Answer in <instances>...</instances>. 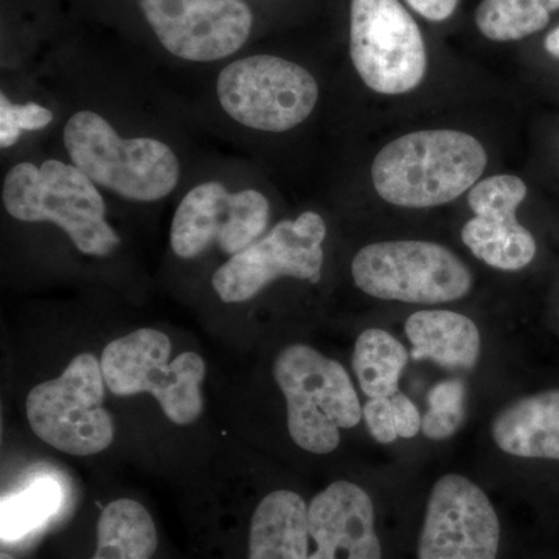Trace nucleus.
Wrapping results in <instances>:
<instances>
[{
	"label": "nucleus",
	"mask_w": 559,
	"mask_h": 559,
	"mask_svg": "<svg viewBox=\"0 0 559 559\" xmlns=\"http://www.w3.org/2000/svg\"><path fill=\"white\" fill-rule=\"evenodd\" d=\"M70 159L95 183L124 200H164L178 186L179 162L170 146L151 138L121 139L108 120L80 110L64 128Z\"/></svg>",
	"instance_id": "nucleus-3"
},
{
	"label": "nucleus",
	"mask_w": 559,
	"mask_h": 559,
	"mask_svg": "<svg viewBox=\"0 0 559 559\" xmlns=\"http://www.w3.org/2000/svg\"><path fill=\"white\" fill-rule=\"evenodd\" d=\"M356 286L371 297L436 305L462 299L473 277L463 261L436 242L385 241L366 246L352 263Z\"/></svg>",
	"instance_id": "nucleus-7"
},
{
	"label": "nucleus",
	"mask_w": 559,
	"mask_h": 559,
	"mask_svg": "<svg viewBox=\"0 0 559 559\" xmlns=\"http://www.w3.org/2000/svg\"><path fill=\"white\" fill-rule=\"evenodd\" d=\"M22 130L17 124L14 105L5 97L0 95V146L10 148L20 140Z\"/></svg>",
	"instance_id": "nucleus-27"
},
{
	"label": "nucleus",
	"mask_w": 559,
	"mask_h": 559,
	"mask_svg": "<svg viewBox=\"0 0 559 559\" xmlns=\"http://www.w3.org/2000/svg\"><path fill=\"white\" fill-rule=\"evenodd\" d=\"M406 348L384 330L360 333L353 355V369L360 389L369 399H390L399 392V382L407 366Z\"/></svg>",
	"instance_id": "nucleus-20"
},
{
	"label": "nucleus",
	"mask_w": 559,
	"mask_h": 559,
	"mask_svg": "<svg viewBox=\"0 0 559 559\" xmlns=\"http://www.w3.org/2000/svg\"><path fill=\"white\" fill-rule=\"evenodd\" d=\"M406 2L423 17L432 22L448 20L459 5V0H406Z\"/></svg>",
	"instance_id": "nucleus-28"
},
{
	"label": "nucleus",
	"mask_w": 559,
	"mask_h": 559,
	"mask_svg": "<svg viewBox=\"0 0 559 559\" xmlns=\"http://www.w3.org/2000/svg\"><path fill=\"white\" fill-rule=\"evenodd\" d=\"M558 10L559 0H481L476 24L485 38L520 40L546 28Z\"/></svg>",
	"instance_id": "nucleus-21"
},
{
	"label": "nucleus",
	"mask_w": 559,
	"mask_h": 559,
	"mask_svg": "<svg viewBox=\"0 0 559 559\" xmlns=\"http://www.w3.org/2000/svg\"><path fill=\"white\" fill-rule=\"evenodd\" d=\"M156 549V525L145 507L119 499L102 511L92 559H151Z\"/></svg>",
	"instance_id": "nucleus-19"
},
{
	"label": "nucleus",
	"mask_w": 559,
	"mask_h": 559,
	"mask_svg": "<svg viewBox=\"0 0 559 559\" xmlns=\"http://www.w3.org/2000/svg\"><path fill=\"white\" fill-rule=\"evenodd\" d=\"M2 202L14 219L57 224L86 255L108 257L119 248L100 191L75 165L53 159L40 167L17 164L3 180Z\"/></svg>",
	"instance_id": "nucleus-2"
},
{
	"label": "nucleus",
	"mask_w": 559,
	"mask_h": 559,
	"mask_svg": "<svg viewBox=\"0 0 559 559\" xmlns=\"http://www.w3.org/2000/svg\"><path fill=\"white\" fill-rule=\"evenodd\" d=\"M308 528L316 543L310 559H382L373 502L352 481H334L311 500Z\"/></svg>",
	"instance_id": "nucleus-15"
},
{
	"label": "nucleus",
	"mask_w": 559,
	"mask_h": 559,
	"mask_svg": "<svg viewBox=\"0 0 559 559\" xmlns=\"http://www.w3.org/2000/svg\"><path fill=\"white\" fill-rule=\"evenodd\" d=\"M274 377L288 404L290 439L312 454H330L340 447L341 429L362 419L358 393L347 370L308 345H290L280 353Z\"/></svg>",
	"instance_id": "nucleus-4"
},
{
	"label": "nucleus",
	"mask_w": 559,
	"mask_h": 559,
	"mask_svg": "<svg viewBox=\"0 0 559 559\" xmlns=\"http://www.w3.org/2000/svg\"><path fill=\"white\" fill-rule=\"evenodd\" d=\"M249 559H310L308 507L297 492H271L250 522Z\"/></svg>",
	"instance_id": "nucleus-17"
},
{
	"label": "nucleus",
	"mask_w": 559,
	"mask_h": 559,
	"mask_svg": "<svg viewBox=\"0 0 559 559\" xmlns=\"http://www.w3.org/2000/svg\"><path fill=\"white\" fill-rule=\"evenodd\" d=\"M0 559H14L13 557H11V555L9 554H5V551H3L2 555H0Z\"/></svg>",
	"instance_id": "nucleus-30"
},
{
	"label": "nucleus",
	"mask_w": 559,
	"mask_h": 559,
	"mask_svg": "<svg viewBox=\"0 0 559 559\" xmlns=\"http://www.w3.org/2000/svg\"><path fill=\"white\" fill-rule=\"evenodd\" d=\"M466 389L463 381L439 382L429 393V411L423 417L421 430L430 440L450 439L465 421Z\"/></svg>",
	"instance_id": "nucleus-23"
},
{
	"label": "nucleus",
	"mask_w": 559,
	"mask_h": 559,
	"mask_svg": "<svg viewBox=\"0 0 559 559\" xmlns=\"http://www.w3.org/2000/svg\"><path fill=\"white\" fill-rule=\"evenodd\" d=\"M216 92L227 116L264 132L299 127L319 100L318 83L307 69L272 55L231 62L219 73Z\"/></svg>",
	"instance_id": "nucleus-8"
},
{
	"label": "nucleus",
	"mask_w": 559,
	"mask_h": 559,
	"mask_svg": "<svg viewBox=\"0 0 559 559\" xmlns=\"http://www.w3.org/2000/svg\"><path fill=\"white\" fill-rule=\"evenodd\" d=\"M527 197L524 180L511 175L491 176L468 194L476 218L462 230V240L477 259L502 271H520L536 255L533 235L516 219V210Z\"/></svg>",
	"instance_id": "nucleus-14"
},
{
	"label": "nucleus",
	"mask_w": 559,
	"mask_h": 559,
	"mask_svg": "<svg viewBox=\"0 0 559 559\" xmlns=\"http://www.w3.org/2000/svg\"><path fill=\"white\" fill-rule=\"evenodd\" d=\"M17 124L22 131H38L49 127L53 120L51 110L39 106L38 103H27V105H14Z\"/></svg>",
	"instance_id": "nucleus-26"
},
{
	"label": "nucleus",
	"mask_w": 559,
	"mask_h": 559,
	"mask_svg": "<svg viewBox=\"0 0 559 559\" xmlns=\"http://www.w3.org/2000/svg\"><path fill=\"white\" fill-rule=\"evenodd\" d=\"M546 50L555 58H559V27L555 28L546 38Z\"/></svg>",
	"instance_id": "nucleus-29"
},
{
	"label": "nucleus",
	"mask_w": 559,
	"mask_h": 559,
	"mask_svg": "<svg viewBox=\"0 0 559 559\" xmlns=\"http://www.w3.org/2000/svg\"><path fill=\"white\" fill-rule=\"evenodd\" d=\"M491 433L514 457L559 460V390L514 401L499 412Z\"/></svg>",
	"instance_id": "nucleus-16"
},
{
	"label": "nucleus",
	"mask_w": 559,
	"mask_h": 559,
	"mask_svg": "<svg viewBox=\"0 0 559 559\" xmlns=\"http://www.w3.org/2000/svg\"><path fill=\"white\" fill-rule=\"evenodd\" d=\"M61 502V487L51 477H40L31 487L3 499L0 514L3 543H13L31 535L57 514Z\"/></svg>",
	"instance_id": "nucleus-22"
},
{
	"label": "nucleus",
	"mask_w": 559,
	"mask_h": 559,
	"mask_svg": "<svg viewBox=\"0 0 559 559\" xmlns=\"http://www.w3.org/2000/svg\"><path fill=\"white\" fill-rule=\"evenodd\" d=\"M404 330L415 360L429 359L450 370H471L479 360V330L459 312L418 311L406 320Z\"/></svg>",
	"instance_id": "nucleus-18"
},
{
	"label": "nucleus",
	"mask_w": 559,
	"mask_h": 559,
	"mask_svg": "<svg viewBox=\"0 0 559 559\" xmlns=\"http://www.w3.org/2000/svg\"><path fill=\"white\" fill-rule=\"evenodd\" d=\"M500 524L474 481L447 474L433 485L418 543V559H496Z\"/></svg>",
	"instance_id": "nucleus-12"
},
{
	"label": "nucleus",
	"mask_w": 559,
	"mask_h": 559,
	"mask_svg": "<svg viewBox=\"0 0 559 559\" xmlns=\"http://www.w3.org/2000/svg\"><path fill=\"white\" fill-rule=\"evenodd\" d=\"M140 9L162 46L180 60H223L252 31V11L242 0H140Z\"/></svg>",
	"instance_id": "nucleus-13"
},
{
	"label": "nucleus",
	"mask_w": 559,
	"mask_h": 559,
	"mask_svg": "<svg viewBox=\"0 0 559 559\" xmlns=\"http://www.w3.org/2000/svg\"><path fill=\"white\" fill-rule=\"evenodd\" d=\"M392 401L393 415H395L396 432L401 439H414L421 429L423 418L419 411L409 396L399 392L390 396Z\"/></svg>",
	"instance_id": "nucleus-25"
},
{
	"label": "nucleus",
	"mask_w": 559,
	"mask_h": 559,
	"mask_svg": "<svg viewBox=\"0 0 559 559\" xmlns=\"http://www.w3.org/2000/svg\"><path fill=\"white\" fill-rule=\"evenodd\" d=\"M487 151L465 132L419 131L393 140L371 165L378 194L407 209L448 204L479 180Z\"/></svg>",
	"instance_id": "nucleus-1"
},
{
	"label": "nucleus",
	"mask_w": 559,
	"mask_h": 559,
	"mask_svg": "<svg viewBox=\"0 0 559 559\" xmlns=\"http://www.w3.org/2000/svg\"><path fill=\"white\" fill-rule=\"evenodd\" d=\"M325 237L326 224L318 213L304 212L297 219L283 221L263 240L224 263L213 275V289L226 304H241L277 278L318 283Z\"/></svg>",
	"instance_id": "nucleus-10"
},
{
	"label": "nucleus",
	"mask_w": 559,
	"mask_h": 559,
	"mask_svg": "<svg viewBox=\"0 0 559 559\" xmlns=\"http://www.w3.org/2000/svg\"><path fill=\"white\" fill-rule=\"evenodd\" d=\"M102 362L91 353L76 356L57 380L28 393L27 418L40 440L66 454L87 457L114 440V423L105 401Z\"/></svg>",
	"instance_id": "nucleus-6"
},
{
	"label": "nucleus",
	"mask_w": 559,
	"mask_h": 559,
	"mask_svg": "<svg viewBox=\"0 0 559 559\" xmlns=\"http://www.w3.org/2000/svg\"><path fill=\"white\" fill-rule=\"evenodd\" d=\"M170 355L167 334L153 329L138 330L103 349V377L114 395L151 393L165 417L175 425H191L204 409L201 384L205 362L197 353L186 352L168 364Z\"/></svg>",
	"instance_id": "nucleus-5"
},
{
	"label": "nucleus",
	"mask_w": 559,
	"mask_h": 559,
	"mask_svg": "<svg viewBox=\"0 0 559 559\" xmlns=\"http://www.w3.org/2000/svg\"><path fill=\"white\" fill-rule=\"evenodd\" d=\"M362 417L371 437L380 443H393L399 439L395 415L390 399H370L362 407Z\"/></svg>",
	"instance_id": "nucleus-24"
},
{
	"label": "nucleus",
	"mask_w": 559,
	"mask_h": 559,
	"mask_svg": "<svg viewBox=\"0 0 559 559\" xmlns=\"http://www.w3.org/2000/svg\"><path fill=\"white\" fill-rule=\"evenodd\" d=\"M271 205L257 190L230 193L221 182H204L180 201L170 242L176 255L191 260L213 245L234 257L266 230Z\"/></svg>",
	"instance_id": "nucleus-11"
},
{
	"label": "nucleus",
	"mask_w": 559,
	"mask_h": 559,
	"mask_svg": "<svg viewBox=\"0 0 559 559\" xmlns=\"http://www.w3.org/2000/svg\"><path fill=\"white\" fill-rule=\"evenodd\" d=\"M349 53L378 94H406L421 83L428 53L417 22L399 0H352Z\"/></svg>",
	"instance_id": "nucleus-9"
}]
</instances>
